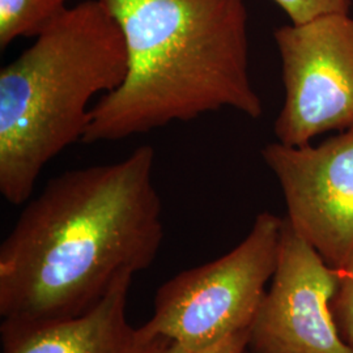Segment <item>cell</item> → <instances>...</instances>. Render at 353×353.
I'll list each match as a JSON object with an SVG mask.
<instances>
[{
	"label": "cell",
	"instance_id": "obj_2",
	"mask_svg": "<svg viewBox=\"0 0 353 353\" xmlns=\"http://www.w3.org/2000/svg\"><path fill=\"white\" fill-rule=\"evenodd\" d=\"M126 41L121 87L92 106L83 143H113L233 109L263 113L243 0H100Z\"/></svg>",
	"mask_w": 353,
	"mask_h": 353
},
{
	"label": "cell",
	"instance_id": "obj_8",
	"mask_svg": "<svg viewBox=\"0 0 353 353\" xmlns=\"http://www.w3.org/2000/svg\"><path fill=\"white\" fill-rule=\"evenodd\" d=\"M134 275H125L84 314L62 321H1V353H156L169 341L147 323L134 327L126 314Z\"/></svg>",
	"mask_w": 353,
	"mask_h": 353
},
{
	"label": "cell",
	"instance_id": "obj_3",
	"mask_svg": "<svg viewBox=\"0 0 353 353\" xmlns=\"http://www.w3.org/2000/svg\"><path fill=\"white\" fill-rule=\"evenodd\" d=\"M126 41L100 0L68 7L0 70V192L26 204L43 168L84 139L89 103L122 85Z\"/></svg>",
	"mask_w": 353,
	"mask_h": 353
},
{
	"label": "cell",
	"instance_id": "obj_4",
	"mask_svg": "<svg viewBox=\"0 0 353 353\" xmlns=\"http://www.w3.org/2000/svg\"><path fill=\"white\" fill-rule=\"evenodd\" d=\"M283 224L284 217L262 212L234 249L169 279L156 292L147 325L194 348L250 330L276 270Z\"/></svg>",
	"mask_w": 353,
	"mask_h": 353
},
{
	"label": "cell",
	"instance_id": "obj_11",
	"mask_svg": "<svg viewBox=\"0 0 353 353\" xmlns=\"http://www.w3.org/2000/svg\"><path fill=\"white\" fill-rule=\"evenodd\" d=\"M290 16L292 24H303L331 13H350L352 0H274Z\"/></svg>",
	"mask_w": 353,
	"mask_h": 353
},
{
	"label": "cell",
	"instance_id": "obj_5",
	"mask_svg": "<svg viewBox=\"0 0 353 353\" xmlns=\"http://www.w3.org/2000/svg\"><path fill=\"white\" fill-rule=\"evenodd\" d=\"M274 38L285 99L275 122L279 143L310 144L327 131L353 130V17L331 13L280 26Z\"/></svg>",
	"mask_w": 353,
	"mask_h": 353
},
{
	"label": "cell",
	"instance_id": "obj_12",
	"mask_svg": "<svg viewBox=\"0 0 353 353\" xmlns=\"http://www.w3.org/2000/svg\"><path fill=\"white\" fill-rule=\"evenodd\" d=\"M249 341L250 330L241 331L239 334H234L211 345L196 348L169 341L156 353H246L249 351Z\"/></svg>",
	"mask_w": 353,
	"mask_h": 353
},
{
	"label": "cell",
	"instance_id": "obj_9",
	"mask_svg": "<svg viewBox=\"0 0 353 353\" xmlns=\"http://www.w3.org/2000/svg\"><path fill=\"white\" fill-rule=\"evenodd\" d=\"M70 0H0V49L19 38L38 37L68 8Z\"/></svg>",
	"mask_w": 353,
	"mask_h": 353
},
{
	"label": "cell",
	"instance_id": "obj_13",
	"mask_svg": "<svg viewBox=\"0 0 353 353\" xmlns=\"http://www.w3.org/2000/svg\"><path fill=\"white\" fill-rule=\"evenodd\" d=\"M246 353H254V352H250V351H248V352H246Z\"/></svg>",
	"mask_w": 353,
	"mask_h": 353
},
{
	"label": "cell",
	"instance_id": "obj_7",
	"mask_svg": "<svg viewBox=\"0 0 353 353\" xmlns=\"http://www.w3.org/2000/svg\"><path fill=\"white\" fill-rule=\"evenodd\" d=\"M262 156L283 190L285 220L341 268L353 252V130L316 147L271 143Z\"/></svg>",
	"mask_w": 353,
	"mask_h": 353
},
{
	"label": "cell",
	"instance_id": "obj_1",
	"mask_svg": "<svg viewBox=\"0 0 353 353\" xmlns=\"http://www.w3.org/2000/svg\"><path fill=\"white\" fill-rule=\"evenodd\" d=\"M156 152L51 178L0 245L1 321L84 314L125 275L148 270L164 241Z\"/></svg>",
	"mask_w": 353,
	"mask_h": 353
},
{
	"label": "cell",
	"instance_id": "obj_10",
	"mask_svg": "<svg viewBox=\"0 0 353 353\" xmlns=\"http://www.w3.org/2000/svg\"><path fill=\"white\" fill-rule=\"evenodd\" d=\"M339 270V284L331 310L343 341L353 348V252Z\"/></svg>",
	"mask_w": 353,
	"mask_h": 353
},
{
	"label": "cell",
	"instance_id": "obj_6",
	"mask_svg": "<svg viewBox=\"0 0 353 353\" xmlns=\"http://www.w3.org/2000/svg\"><path fill=\"white\" fill-rule=\"evenodd\" d=\"M339 270L284 217L278 265L250 327L254 353H353L335 323L331 301Z\"/></svg>",
	"mask_w": 353,
	"mask_h": 353
}]
</instances>
